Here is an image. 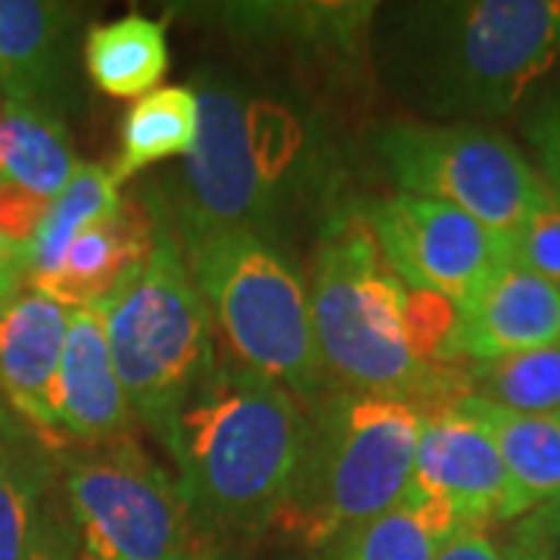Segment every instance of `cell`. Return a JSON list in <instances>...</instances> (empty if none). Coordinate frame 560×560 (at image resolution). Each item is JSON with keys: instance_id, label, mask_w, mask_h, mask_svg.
Instances as JSON below:
<instances>
[{"instance_id": "6da1fadb", "label": "cell", "mask_w": 560, "mask_h": 560, "mask_svg": "<svg viewBox=\"0 0 560 560\" xmlns=\"http://www.w3.org/2000/svg\"><path fill=\"white\" fill-rule=\"evenodd\" d=\"M160 440L200 521L259 529L278 521L293 495L308 420L280 383L212 361Z\"/></svg>"}, {"instance_id": "7a4b0ae2", "label": "cell", "mask_w": 560, "mask_h": 560, "mask_svg": "<svg viewBox=\"0 0 560 560\" xmlns=\"http://www.w3.org/2000/svg\"><path fill=\"white\" fill-rule=\"evenodd\" d=\"M312 324L324 374L352 393H374L436 408L458 377L418 359L408 337V287L386 265L364 212L327 224L312 283Z\"/></svg>"}, {"instance_id": "3957f363", "label": "cell", "mask_w": 560, "mask_h": 560, "mask_svg": "<svg viewBox=\"0 0 560 560\" xmlns=\"http://www.w3.org/2000/svg\"><path fill=\"white\" fill-rule=\"evenodd\" d=\"M423 408L415 401L352 393L308 423L300 480L278 523L312 548H330L349 529L399 504L415 486Z\"/></svg>"}, {"instance_id": "277c9868", "label": "cell", "mask_w": 560, "mask_h": 560, "mask_svg": "<svg viewBox=\"0 0 560 560\" xmlns=\"http://www.w3.org/2000/svg\"><path fill=\"white\" fill-rule=\"evenodd\" d=\"M200 135L184 156L178 221L187 246L221 234H259L275 215L287 168L302 147L300 125L271 103L206 84Z\"/></svg>"}, {"instance_id": "5b68a950", "label": "cell", "mask_w": 560, "mask_h": 560, "mask_svg": "<svg viewBox=\"0 0 560 560\" xmlns=\"http://www.w3.org/2000/svg\"><path fill=\"white\" fill-rule=\"evenodd\" d=\"M187 268L243 368L312 399L327 381L300 275L259 234L187 246Z\"/></svg>"}, {"instance_id": "8992f818", "label": "cell", "mask_w": 560, "mask_h": 560, "mask_svg": "<svg viewBox=\"0 0 560 560\" xmlns=\"http://www.w3.org/2000/svg\"><path fill=\"white\" fill-rule=\"evenodd\" d=\"M103 324L131 411L162 433L212 364L209 308L178 237L156 234L147 261L103 302Z\"/></svg>"}, {"instance_id": "52a82bcc", "label": "cell", "mask_w": 560, "mask_h": 560, "mask_svg": "<svg viewBox=\"0 0 560 560\" xmlns=\"http://www.w3.org/2000/svg\"><path fill=\"white\" fill-rule=\"evenodd\" d=\"M377 143L399 194L455 206L501 237H511L551 197L517 143L480 125L401 121Z\"/></svg>"}, {"instance_id": "ba28073f", "label": "cell", "mask_w": 560, "mask_h": 560, "mask_svg": "<svg viewBox=\"0 0 560 560\" xmlns=\"http://www.w3.org/2000/svg\"><path fill=\"white\" fill-rule=\"evenodd\" d=\"M560 62V0H477L442 10L436 94L445 109L499 116Z\"/></svg>"}, {"instance_id": "9c48e42d", "label": "cell", "mask_w": 560, "mask_h": 560, "mask_svg": "<svg viewBox=\"0 0 560 560\" xmlns=\"http://www.w3.org/2000/svg\"><path fill=\"white\" fill-rule=\"evenodd\" d=\"M69 504L91 560H194L200 517L180 482L116 442L69 464Z\"/></svg>"}, {"instance_id": "30bf717a", "label": "cell", "mask_w": 560, "mask_h": 560, "mask_svg": "<svg viewBox=\"0 0 560 560\" xmlns=\"http://www.w3.org/2000/svg\"><path fill=\"white\" fill-rule=\"evenodd\" d=\"M364 219L405 287L440 293L458 308L511 261L508 237L440 200L396 194L374 202Z\"/></svg>"}, {"instance_id": "8fae6325", "label": "cell", "mask_w": 560, "mask_h": 560, "mask_svg": "<svg viewBox=\"0 0 560 560\" xmlns=\"http://www.w3.org/2000/svg\"><path fill=\"white\" fill-rule=\"evenodd\" d=\"M415 489L440 501L458 526L514 521L511 482L499 448L464 396L440 408H423Z\"/></svg>"}, {"instance_id": "7c38bea8", "label": "cell", "mask_w": 560, "mask_h": 560, "mask_svg": "<svg viewBox=\"0 0 560 560\" xmlns=\"http://www.w3.org/2000/svg\"><path fill=\"white\" fill-rule=\"evenodd\" d=\"M560 340V287L508 261L458 308V359L495 361Z\"/></svg>"}, {"instance_id": "4fadbf2b", "label": "cell", "mask_w": 560, "mask_h": 560, "mask_svg": "<svg viewBox=\"0 0 560 560\" xmlns=\"http://www.w3.org/2000/svg\"><path fill=\"white\" fill-rule=\"evenodd\" d=\"M131 415L106 342L103 305L69 308V330L54 383L57 427L79 440L109 442L131 423Z\"/></svg>"}, {"instance_id": "5bb4252c", "label": "cell", "mask_w": 560, "mask_h": 560, "mask_svg": "<svg viewBox=\"0 0 560 560\" xmlns=\"http://www.w3.org/2000/svg\"><path fill=\"white\" fill-rule=\"evenodd\" d=\"M69 330V308L38 290H20L0 308V393L38 427H57L54 383Z\"/></svg>"}, {"instance_id": "9a60e30c", "label": "cell", "mask_w": 560, "mask_h": 560, "mask_svg": "<svg viewBox=\"0 0 560 560\" xmlns=\"http://www.w3.org/2000/svg\"><path fill=\"white\" fill-rule=\"evenodd\" d=\"M156 234L160 231L138 202L121 200L113 215L81 231L62 253L57 271L32 290L60 302L62 308L103 305L147 261Z\"/></svg>"}, {"instance_id": "2e32d148", "label": "cell", "mask_w": 560, "mask_h": 560, "mask_svg": "<svg viewBox=\"0 0 560 560\" xmlns=\"http://www.w3.org/2000/svg\"><path fill=\"white\" fill-rule=\"evenodd\" d=\"M467 408L486 423L511 482V514L526 517L560 495V420L555 415H517L499 405L464 396Z\"/></svg>"}, {"instance_id": "e0dca14e", "label": "cell", "mask_w": 560, "mask_h": 560, "mask_svg": "<svg viewBox=\"0 0 560 560\" xmlns=\"http://www.w3.org/2000/svg\"><path fill=\"white\" fill-rule=\"evenodd\" d=\"M75 168L79 160L60 121L32 103L0 101V184L54 200Z\"/></svg>"}, {"instance_id": "ac0fdd59", "label": "cell", "mask_w": 560, "mask_h": 560, "mask_svg": "<svg viewBox=\"0 0 560 560\" xmlns=\"http://www.w3.org/2000/svg\"><path fill=\"white\" fill-rule=\"evenodd\" d=\"M84 62L94 88L106 97L140 101L168 72L165 25L150 16H121L91 28Z\"/></svg>"}, {"instance_id": "d6986e66", "label": "cell", "mask_w": 560, "mask_h": 560, "mask_svg": "<svg viewBox=\"0 0 560 560\" xmlns=\"http://www.w3.org/2000/svg\"><path fill=\"white\" fill-rule=\"evenodd\" d=\"M62 22L60 3L0 0V88L10 101L38 106L57 72Z\"/></svg>"}, {"instance_id": "ffe728a7", "label": "cell", "mask_w": 560, "mask_h": 560, "mask_svg": "<svg viewBox=\"0 0 560 560\" xmlns=\"http://www.w3.org/2000/svg\"><path fill=\"white\" fill-rule=\"evenodd\" d=\"M119 206V175L106 165L79 162L69 184L47 202V212H44L38 231H35V241L25 249V271H28L32 287L57 271L62 253L69 249V243L75 241L81 231H88L91 224L113 215Z\"/></svg>"}, {"instance_id": "44dd1931", "label": "cell", "mask_w": 560, "mask_h": 560, "mask_svg": "<svg viewBox=\"0 0 560 560\" xmlns=\"http://www.w3.org/2000/svg\"><path fill=\"white\" fill-rule=\"evenodd\" d=\"M200 135V97L194 88L168 84L143 94L121 121V156L113 165L119 180L172 156H187Z\"/></svg>"}, {"instance_id": "7402d4cb", "label": "cell", "mask_w": 560, "mask_h": 560, "mask_svg": "<svg viewBox=\"0 0 560 560\" xmlns=\"http://www.w3.org/2000/svg\"><path fill=\"white\" fill-rule=\"evenodd\" d=\"M452 529H458L455 517L411 486L399 504L349 529L330 548L337 560H436L440 541Z\"/></svg>"}, {"instance_id": "603a6c76", "label": "cell", "mask_w": 560, "mask_h": 560, "mask_svg": "<svg viewBox=\"0 0 560 560\" xmlns=\"http://www.w3.org/2000/svg\"><path fill=\"white\" fill-rule=\"evenodd\" d=\"M467 396L517 415H555L560 408V340L474 364Z\"/></svg>"}, {"instance_id": "cb8c5ba5", "label": "cell", "mask_w": 560, "mask_h": 560, "mask_svg": "<svg viewBox=\"0 0 560 560\" xmlns=\"http://www.w3.org/2000/svg\"><path fill=\"white\" fill-rule=\"evenodd\" d=\"M35 541V486L0 440V560H28Z\"/></svg>"}, {"instance_id": "d4e9b609", "label": "cell", "mask_w": 560, "mask_h": 560, "mask_svg": "<svg viewBox=\"0 0 560 560\" xmlns=\"http://www.w3.org/2000/svg\"><path fill=\"white\" fill-rule=\"evenodd\" d=\"M508 243L514 265L560 287V194L551 190L548 202L523 221Z\"/></svg>"}, {"instance_id": "484cf974", "label": "cell", "mask_w": 560, "mask_h": 560, "mask_svg": "<svg viewBox=\"0 0 560 560\" xmlns=\"http://www.w3.org/2000/svg\"><path fill=\"white\" fill-rule=\"evenodd\" d=\"M44 197H35L22 187L13 184H0V234L10 243H16L20 249H28V243L35 241L40 219L47 212Z\"/></svg>"}, {"instance_id": "4316f807", "label": "cell", "mask_w": 560, "mask_h": 560, "mask_svg": "<svg viewBox=\"0 0 560 560\" xmlns=\"http://www.w3.org/2000/svg\"><path fill=\"white\" fill-rule=\"evenodd\" d=\"M529 143L541 162L539 175L555 194H560V101L548 103L529 121Z\"/></svg>"}, {"instance_id": "83f0119b", "label": "cell", "mask_w": 560, "mask_h": 560, "mask_svg": "<svg viewBox=\"0 0 560 560\" xmlns=\"http://www.w3.org/2000/svg\"><path fill=\"white\" fill-rule=\"evenodd\" d=\"M436 560H508L480 526H458L440 541Z\"/></svg>"}, {"instance_id": "f1b7e54d", "label": "cell", "mask_w": 560, "mask_h": 560, "mask_svg": "<svg viewBox=\"0 0 560 560\" xmlns=\"http://www.w3.org/2000/svg\"><path fill=\"white\" fill-rule=\"evenodd\" d=\"M25 271V249L0 234V308L20 293V280Z\"/></svg>"}, {"instance_id": "f546056e", "label": "cell", "mask_w": 560, "mask_h": 560, "mask_svg": "<svg viewBox=\"0 0 560 560\" xmlns=\"http://www.w3.org/2000/svg\"><path fill=\"white\" fill-rule=\"evenodd\" d=\"M521 523L533 533V536H539L541 541L555 545V541L560 539V495L539 504L536 511H529Z\"/></svg>"}, {"instance_id": "4dcf8cb0", "label": "cell", "mask_w": 560, "mask_h": 560, "mask_svg": "<svg viewBox=\"0 0 560 560\" xmlns=\"http://www.w3.org/2000/svg\"><path fill=\"white\" fill-rule=\"evenodd\" d=\"M504 558L508 560H548V548L541 545V541H533L521 536V533H514V545L504 551Z\"/></svg>"}, {"instance_id": "1f68e13d", "label": "cell", "mask_w": 560, "mask_h": 560, "mask_svg": "<svg viewBox=\"0 0 560 560\" xmlns=\"http://www.w3.org/2000/svg\"><path fill=\"white\" fill-rule=\"evenodd\" d=\"M28 560H66L60 558L50 545H44V541H35V548H32V555H28Z\"/></svg>"}, {"instance_id": "d6a6232c", "label": "cell", "mask_w": 560, "mask_h": 560, "mask_svg": "<svg viewBox=\"0 0 560 560\" xmlns=\"http://www.w3.org/2000/svg\"><path fill=\"white\" fill-rule=\"evenodd\" d=\"M548 560H560V539L551 545V551H548Z\"/></svg>"}, {"instance_id": "836d02e7", "label": "cell", "mask_w": 560, "mask_h": 560, "mask_svg": "<svg viewBox=\"0 0 560 560\" xmlns=\"http://www.w3.org/2000/svg\"><path fill=\"white\" fill-rule=\"evenodd\" d=\"M555 418H558V420H560V408H558V411H555Z\"/></svg>"}, {"instance_id": "e575fe53", "label": "cell", "mask_w": 560, "mask_h": 560, "mask_svg": "<svg viewBox=\"0 0 560 560\" xmlns=\"http://www.w3.org/2000/svg\"><path fill=\"white\" fill-rule=\"evenodd\" d=\"M194 560H209V558H194Z\"/></svg>"}]
</instances>
